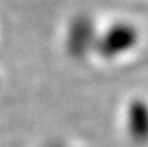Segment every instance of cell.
I'll return each mask as SVG.
<instances>
[{"mask_svg": "<svg viewBox=\"0 0 148 147\" xmlns=\"http://www.w3.org/2000/svg\"><path fill=\"white\" fill-rule=\"evenodd\" d=\"M138 41L140 33L134 25L128 22H115L98 35L95 52L101 58L115 59L132 50Z\"/></svg>", "mask_w": 148, "mask_h": 147, "instance_id": "6da1fadb", "label": "cell"}, {"mask_svg": "<svg viewBox=\"0 0 148 147\" xmlns=\"http://www.w3.org/2000/svg\"><path fill=\"white\" fill-rule=\"evenodd\" d=\"M95 20L86 14H76L68 25L65 33V49L73 59H84L91 52H95L98 39Z\"/></svg>", "mask_w": 148, "mask_h": 147, "instance_id": "7a4b0ae2", "label": "cell"}, {"mask_svg": "<svg viewBox=\"0 0 148 147\" xmlns=\"http://www.w3.org/2000/svg\"><path fill=\"white\" fill-rule=\"evenodd\" d=\"M128 118L130 127L135 136H144L148 133V105L144 101L135 99L130 104Z\"/></svg>", "mask_w": 148, "mask_h": 147, "instance_id": "3957f363", "label": "cell"}]
</instances>
